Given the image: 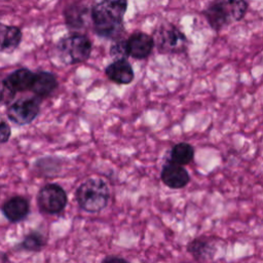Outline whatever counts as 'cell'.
Listing matches in <instances>:
<instances>
[{
    "label": "cell",
    "instance_id": "6da1fadb",
    "mask_svg": "<svg viewBox=\"0 0 263 263\" xmlns=\"http://www.w3.org/2000/svg\"><path fill=\"white\" fill-rule=\"evenodd\" d=\"M127 0H101L90 11L93 30L97 35L116 39L123 31V17Z\"/></svg>",
    "mask_w": 263,
    "mask_h": 263
},
{
    "label": "cell",
    "instance_id": "7a4b0ae2",
    "mask_svg": "<svg viewBox=\"0 0 263 263\" xmlns=\"http://www.w3.org/2000/svg\"><path fill=\"white\" fill-rule=\"evenodd\" d=\"M247 9L246 0H213L203 10V15L215 31H220L230 24L240 21Z\"/></svg>",
    "mask_w": 263,
    "mask_h": 263
},
{
    "label": "cell",
    "instance_id": "3957f363",
    "mask_svg": "<svg viewBox=\"0 0 263 263\" xmlns=\"http://www.w3.org/2000/svg\"><path fill=\"white\" fill-rule=\"evenodd\" d=\"M75 197L78 205L83 211L99 213L109 202L110 189L103 179L90 178L78 186Z\"/></svg>",
    "mask_w": 263,
    "mask_h": 263
},
{
    "label": "cell",
    "instance_id": "277c9868",
    "mask_svg": "<svg viewBox=\"0 0 263 263\" xmlns=\"http://www.w3.org/2000/svg\"><path fill=\"white\" fill-rule=\"evenodd\" d=\"M57 53L65 65L80 64L88 60L92 44L90 39L81 33H71L62 37L57 43Z\"/></svg>",
    "mask_w": 263,
    "mask_h": 263
},
{
    "label": "cell",
    "instance_id": "5b68a950",
    "mask_svg": "<svg viewBox=\"0 0 263 263\" xmlns=\"http://www.w3.org/2000/svg\"><path fill=\"white\" fill-rule=\"evenodd\" d=\"M154 45L161 53H180L187 48L185 34L171 23H163L153 33Z\"/></svg>",
    "mask_w": 263,
    "mask_h": 263
},
{
    "label": "cell",
    "instance_id": "8992f818",
    "mask_svg": "<svg viewBox=\"0 0 263 263\" xmlns=\"http://www.w3.org/2000/svg\"><path fill=\"white\" fill-rule=\"evenodd\" d=\"M68 203V196L62 186L49 183L41 187L37 193V204L40 212L55 215L63 212Z\"/></svg>",
    "mask_w": 263,
    "mask_h": 263
},
{
    "label": "cell",
    "instance_id": "52a82bcc",
    "mask_svg": "<svg viewBox=\"0 0 263 263\" xmlns=\"http://www.w3.org/2000/svg\"><path fill=\"white\" fill-rule=\"evenodd\" d=\"M40 103L41 99L37 97L20 99L7 107L6 115L16 125L30 124L40 113Z\"/></svg>",
    "mask_w": 263,
    "mask_h": 263
},
{
    "label": "cell",
    "instance_id": "ba28073f",
    "mask_svg": "<svg viewBox=\"0 0 263 263\" xmlns=\"http://www.w3.org/2000/svg\"><path fill=\"white\" fill-rule=\"evenodd\" d=\"M153 47V37L141 31L134 32L125 40V51L127 57H132L136 60L147 59L151 54Z\"/></svg>",
    "mask_w": 263,
    "mask_h": 263
},
{
    "label": "cell",
    "instance_id": "9c48e42d",
    "mask_svg": "<svg viewBox=\"0 0 263 263\" xmlns=\"http://www.w3.org/2000/svg\"><path fill=\"white\" fill-rule=\"evenodd\" d=\"M217 237L199 236L190 240L187 245V252L196 261H212L218 252Z\"/></svg>",
    "mask_w": 263,
    "mask_h": 263
},
{
    "label": "cell",
    "instance_id": "30bf717a",
    "mask_svg": "<svg viewBox=\"0 0 263 263\" xmlns=\"http://www.w3.org/2000/svg\"><path fill=\"white\" fill-rule=\"evenodd\" d=\"M160 179L162 183L171 189L184 188L190 182V176L184 165L166 161L161 168Z\"/></svg>",
    "mask_w": 263,
    "mask_h": 263
},
{
    "label": "cell",
    "instance_id": "8fae6325",
    "mask_svg": "<svg viewBox=\"0 0 263 263\" xmlns=\"http://www.w3.org/2000/svg\"><path fill=\"white\" fill-rule=\"evenodd\" d=\"M109 80L116 84H129L135 78V72L130 63L125 59H116L105 69Z\"/></svg>",
    "mask_w": 263,
    "mask_h": 263
},
{
    "label": "cell",
    "instance_id": "7c38bea8",
    "mask_svg": "<svg viewBox=\"0 0 263 263\" xmlns=\"http://www.w3.org/2000/svg\"><path fill=\"white\" fill-rule=\"evenodd\" d=\"M3 216L12 223H17L27 218L30 212V204L23 196H12L1 205Z\"/></svg>",
    "mask_w": 263,
    "mask_h": 263
},
{
    "label": "cell",
    "instance_id": "4fadbf2b",
    "mask_svg": "<svg viewBox=\"0 0 263 263\" xmlns=\"http://www.w3.org/2000/svg\"><path fill=\"white\" fill-rule=\"evenodd\" d=\"M58 87V80L55 76L47 71H40L35 73L31 91L39 99L49 97Z\"/></svg>",
    "mask_w": 263,
    "mask_h": 263
},
{
    "label": "cell",
    "instance_id": "5bb4252c",
    "mask_svg": "<svg viewBox=\"0 0 263 263\" xmlns=\"http://www.w3.org/2000/svg\"><path fill=\"white\" fill-rule=\"evenodd\" d=\"M23 39L22 30L12 25H6L0 22V52H13Z\"/></svg>",
    "mask_w": 263,
    "mask_h": 263
},
{
    "label": "cell",
    "instance_id": "9a60e30c",
    "mask_svg": "<svg viewBox=\"0 0 263 263\" xmlns=\"http://www.w3.org/2000/svg\"><path fill=\"white\" fill-rule=\"evenodd\" d=\"M35 73L27 68H20L11 72L8 76L5 77L9 86L15 91H26L30 90Z\"/></svg>",
    "mask_w": 263,
    "mask_h": 263
},
{
    "label": "cell",
    "instance_id": "2e32d148",
    "mask_svg": "<svg viewBox=\"0 0 263 263\" xmlns=\"http://www.w3.org/2000/svg\"><path fill=\"white\" fill-rule=\"evenodd\" d=\"M194 154L195 151L192 145L187 142H180L171 149L168 160L181 165H186L194 159Z\"/></svg>",
    "mask_w": 263,
    "mask_h": 263
},
{
    "label": "cell",
    "instance_id": "e0dca14e",
    "mask_svg": "<svg viewBox=\"0 0 263 263\" xmlns=\"http://www.w3.org/2000/svg\"><path fill=\"white\" fill-rule=\"evenodd\" d=\"M87 8L82 4H72L65 8L64 16L66 25L71 29H80L84 26V16Z\"/></svg>",
    "mask_w": 263,
    "mask_h": 263
},
{
    "label": "cell",
    "instance_id": "ac0fdd59",
    "mask_svg": "<svg viewBox=\"0 0 263 263\" xmlns=\"http://www.w3.org/2000/svg\"><path fill=\"white\" fill-rule=\"evenodd\" d=\"M46 245L44 236L38 231H31L26 234L23 240L15 246V249L26 252H40Z\"/></svg>",
    "mask_w": 263,
    "mask_h": 263
},
{
    "label": "cell",
    "instance_id": "d6986e66",
    "mask_svg": "<svg viewBox=\"0 0 263 263\" xmlns=\"http://www.w3.org/2000/svg\"><path fill=\"white\" fill-rule=\"evenodd\" d=\"M15 91L9 86L6 79L0 76V105H8L12 102Z\"/></svg>",
    "mask_w": 263,
    "mask_h": 263
},
{
    "label": "cell",
    "instance_id": "ffe728a7",
    "mask_svg": "<svg viewBox=\"0 0 263 263\" xmlns=\"http://www.w3.org/2000/svg\"><path fill=\"white\" fill-rule=\"evenodd\" d=\"M110 54L116 59H121L127 57L125 51V40H117L110 47Z\"/></svg>",
    "mask_w": 263,
    "mask_h": 263
},
{
    "label": "cell",
    "instance_id": "44dd1931",
    "mask_svg": "<svg viewBox=\"0 0 263 263\" xmlns=\"http://www.w3.org/2000/svg\"><path fill=\"white\" fill-rule=\"evenodd\" d=\"M11 136V128L8 123L0 117V144L6 143Z\"/></svg>",
    "mask_w": 263,
    "mask_h": 263
},
{
    "label": "cell",
    "instance_id": "7402d4cb",
    "mask_svg": "<svg viewBox=\"0 0 263 263\" xmlns=\"http://www.w3.org/2000/svg\"><path fill=\"white\" fill-rule=\"evenodd\" d=\"M114 261L126 262L127 260L122 258V257H118V256H109V257H106L105 259H103V262H114Z\"/></svg>",
    "mask_w": 263,
    "mask_h": 263
},
{
    "label": "cell",
    "instance_id": "603a6c76",
    "mask_svg": "<svg viewBox=\"0 0 263 263\" xmlns=\"http://www.w3.org/2000/svg\"><path fill=\"white\" fill-rule=\"evenodd\" d=\"M7 261H9V258L5 254L0 253V262H7Z\"/></svg>",
    "mask_w": 263,
    "mask_h": 263
}]
</instances>
